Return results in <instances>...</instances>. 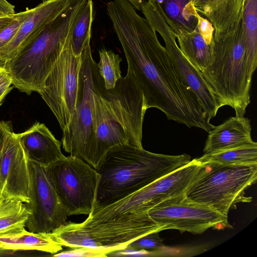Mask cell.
I'll list each match as a JSON object with an SVG mask.
<instances>
[{
	"instance_id": "1",
	"label": "cell",
	"mask_w": 257,
	"mask_h": 257,
	"mask_svg": "<svg viewBox=\"0 0 257 257\" xmlns=\"http://www.w3.org/2000/svg\"><path fill=\"white\" fill-rule=\"evenodd\" d=\"M107 14L122 46L127 72L137 80L148 108L168 119L209 132L213 127L193 92L182 82L157 32L127 0H113Z\"/></svg>"
},
{
	"instance_id": "2",
	"label": "cell",
	"mask_w": 257,
	"mask_h": 257,
	"mask_svg": "<svg viewBox=\"0 0 257 257\" xmlns=\"http://www.w3.org/2000/svg\"><path fill=\"white\" fill-rule=\"evenodd\" d=\"M92 132L85 162L96 170L111 148H143V124L148 107L137 80L127 72L111 89L102 80L94 93Z\"/></svg>"
},
{
	"instance_id": "3",
	"label": "cell",
	"mask_w": 257,
	"mask_h": 257,
	"mask_svg": "<svg viewBox=\"0 0 257 257\" xmlns=\"http://www.w3.org/2000/svg\"><path fill=\"white\" fill-rule=\"evenodd\" d=\"M190 161L187 154L168 155L127 145L114 146L96 170L99 178L93 208L116 202Z\"/></svg>"
},
{
	"instance_id": "4",
	"label": "cell",
	"mask_w": 257,
	"mask_h": 257,
	"mask_svg": "<svg viewBox=\"0 0 257 257\" xmlns=\"http://www.w3.org/2000/svg\"><path fill=\"white\" fill-rule=\"evenodd\" d=\"M211 46V59L202 73L221 107L229 106L235 115H244L250 102L257 57L248 49L243 19L224 32L213 36Z\"/></svg>"
},
{
	"instance_id": "5",
	"label": "cell",
	"mask_w": 257,
	"mask_h": 257,
	"mask_svg": "<svg viewBox=\"0 0 257 257\" xmlns=\"http://www.w3.org/2000/svg\"><path fill=\"white\" fill-rule=\"evenodd\" d=\"M87 1L71 0L63 12L5 63L16 88L28 95L41 92Z\"/></svg>"
},
{
	"instance_id": "6",
	"label": "cell",
	"mask_w": 257,
	"mask_h": 257,
	"mask_svg": "<svg viewBox=\"0 0 257 257\" xmlns=\"http://www.w3.org/2000/svg\"><path fill=\"white\" fill-rule=\"evenodd\" d=\"M201 165L199 174L185 193L187 199L227 216L235 204L251 201V197L245 196V190L256 182L257 164Z\"/></svg>"
},
{
	"instance_id": "7",
	"label": "cell",
	"mask_w": 257,
	"mask_h": 257,
	"mask_svg": "<svg viewBox=\"0 0 257 257\" xmlns=\"http://www.w3.org/2000/svg\"><path fill=\"white\" fill-rule=\"evenodd\" d=\"M166 229L165 225L158 223H145L118 219L94 222L68 221L49 234L63 246L100 249L108 254L125 248L144 235Z\"/></svg>"
},
{
	"instance_id": "8",
	"label": "cell",
	"mask_w": 257,
	"mask_h": 257,
	"mask_svg": "<svg viewBox=\"0 0 257 257\" xmlns=\"http://www.w3.org/2000/svg\"><path fill=\"white\" fill-rule=\"evenodd\" d=\"M68 216L92 210L99 174L82 159L70 155L44 168Z\"/></svg>"
},
{
	"instance_id": "9",
	"label": "cell",
	"mask_w": 257,
	"mask_h": 257,
	"mask_svg": "<svg viewBox=\"0 0 257 257\" xmlns=\"http://www.w3.org/2000/svg\"><path fill=\"white\" fill-rule=\"evenodd\" d=\"M90 39L81 53L75 112L69 124L62 131L61 139L65 152L84 161L92 132L94 93L103 80L92 56Z\"/></svg>"
},
{
	"instance_id": "10",
	"label": "cell",
	"mask_w": 257,
	"mask_h": 257,
	"mask_svg": "<svg viewBox=\"0 0 257 257\" xmlns=\"http://www.w3.org/2000/svg\"><path fill=\"white\" fill-rule=\"evenodd\" d=\"M141 11L145 18L159 33L165 44V49L182 82L196 96L208 119L216 116L221 107L213 89L196 69L184 56L176 42L174 32L168 25L151 0L142 7Z\"/></svg>"
},
{
	"instance_id": "11",
	"label": "cell",
	"mask_w": 257,
	"mask_h": 257,
	"mask_svg": "<svg viewBox=\"0 0 257 257\" xmlns=\"http://www.w3.org/2000/svg\"><path fill=\"white\" fill-rule=\"evenodd\" d=\"M81 55H74L71 35L40 93L63 131L71 121L76 109Z\"/></svg>"
},
{
	"instance_id": "12",
	"label": "cell",
	"mask_w": 257,
	"mask_h": 257,
	"mask_svg": "<svg viewBox=\"0 0 257 257\" xmlns=\"http://www.w3.org/2000/svg\"><path fill=\"white\" fill-rule=\"evenodd\" d=\"M156 222L169 229L202 234L209 228L231 229L228 216L207 205L189 201L185 196L161 203L149 211Z\"/></svg>"
},
{
	"instance_id": "13",
	"label": "cell",
	"mask_w": 257,
	"mask_h": 257,
	"mask_svg": "<svg viewBox=\"0 0 257 257\" xmlns=\"http://www.w3.org/2000/svg\"><path fill=\"white\" fill-rule=\"evenodd\" d=\"M30 202L25 203L31 215L26 227L34 233H50L64 225L68 214L44 168L29 161Z\"/></svg>"
},
{
	"instance_id": "14",
	"label": "cell",
	"mask_w": 257,
	"mask_h": 257,
	"mask_svg": "<svg viewBox=\"0 0 257 257\" xmlns=\"http://www.w3.org/2000/svg\"><path fill=\"white\" fill-rule=\"evenodd\" d=\"M30 172L29 160L16 134H8L0 164V194L30 202Z\"/></svg>"
},
{
	"instance_id": "15",
	"label": "cell",
	"mask_w": 257,
	"mask_h": 257,
	"mask_svg": "<svg viewBox=\"0 0 257 257\" xmlns=\"http://www.w3.org/2000/svg\"><path fill=\"white\" fill-rule=\"evenodd\" d=\"M71 0H42L21 25L13 38L0 49V58L6 63L38 35L47 24L63 12Z\"/></svg>"
},
{
	"instance_id": "16",
	"label": "cell",
	"mask_w": 257,
	"mask_h": 257,
	"mask_svg": "<svg viewBox=\"0 0 257 257\" xmlns=\"http://www.w3.org/2000/svg\"><path fill=\"white\" fill-rule=\"evenodd\" d=\"M16 136L28 160L43 168L65 156L61 150V142L44 123L36 122Z\"/></svg>"
},
{
	"instance_id": "17",
	"label": "cell",
	"mask_w": 257,
	"mask_h": 257,
	"mask_svg": "<svg viewBox=\"0 0 257 257\" xmlns=\"http://www.w3.org/2000/svg\"><path fill=\"white\" fill-rule=\"evenodd\" d=\"M250 120L244 115H235L208 132L204 154L217 152L253 142Z\"/></svg>"
},
{
	"instance_id": "18",
	"label": "cell",
	"mask_w": 257,
	"mask_h": 257,
	"mask_svg": "<svg viewBox=\"0 0 257 257\" xmlns=\"http://www.w3.org/2000/svg\"><path fill=\"white\" fill-rule=\"evenodd\" d=\"M245 0H193L196 10L210 22L213 36L224 32L243 19Z\"/></svg>"
},
{
	"instance_id": "19",
	"label": "cell",
	"mask_w": 257,
	"mask_h": 257,
	"mask_svg": "<svg viewBox=\"0 0 257 257\" xmlns=\"http://www.w3.org/2000/svg\"><path fill=\"white\" fill-rule=\"evenodd\" d=\"M175 35L193 31L197 27L198 12L193 0H151Z\"/></svg>"
},
{
	"instance_id": "20",
	"label": "cell",
	"mask_w": 257,
	"mask_h": 257,
	"mask_svg": "<svg viewBox=\"0 0 257 257\" xmlns=\"http://www.w3.org/2000/svg\"><path fill=\"white\" fill-rule=\"evenodd\" d=\"M63 246L55 241L49 233H34L26 229L0 235V249L9 251L38 250L54 254Z\"/></svg>"
},
{
	"instance_id": "21",
	"label": "cell",
	"mask_w": 257,
	"mask_h": 257,
	"mask_svg": "<svg viewBox=\"0 0 257 257\" xmlns=\"http://www.w3.org/2000/svg\"><path fill=\"white\" fill-rule=\"evenodd\" d=\"M175 36L182 54L196 69L203 72L211 59V44L205 42L198 27L191 32Z\"/></svg>"
},
{
	"instance_id": "22",
	"label": "cell",
	"mask_w": 257,
	"mask_h": 257,
	"mask_svg": "<svg viewBox=\"0 0 257 257\" xmlns=\"http://www.w3.org/2000/svg\"><path fill=\"white\" fill-rule=\"evenodd\" d=\"M30 215L25 203L0 194V235L25 229Z\"/></svg>"
},
{
	"instance_id": "23",
	"label": "cell",
	"mask_w": 257,
	"mask_h": 257,
	"mask_svg": "<svg viewBox=\"0 0 257 257\" xmlns=\"http://www.w3.org/2000/svg\"><path fill=\"white\" fill-rule=\"evenodd\" d=\"M195 159L201 164L208 163L220 165L257 164V143L253 142L217 152L204 154Z\"/></svg>"
},
{
	"instance_id": "24",
	"label": "cell",
	"mask_w": 257,
	"mask_h": 257,
	"mask_svg": "<svg viewBox=\"0 0 257 257\" xmlns=\"http://www.w3.org/2000/svg\"><path fill=\"white\" fill-rule=\"evenodd\" d=\"M94 18L93 3L88 0L81 10L71 34V47L76 56H80L87 42L91 39V26Z\"/></svg>"
},
{
	"instance_id": "25",
	"label": "cell",
	"mask_w": 257,
	"mask_h": 257,
	"mask_svg": "<svg viewBox=\"0 0 257 257\" xmlns=\"http://www.w3.org/2000/svg\"><path fill=\"white\" fill-rule=\"evenodd\" d=\"M99 61L97 63L99 72L103 78L106 89L114 88L117 81L122 77L120 69L121 58L111 50H99Z\"/></svg>"
},
{
	"instance_id": "26",
	"label": "cell",
	"mask_w": 257,
	"mask_h": 257,
	"mask_svg": "<svg viewBox=\"0 0 257 257\" xmlns=\"http://www.w3.org/2000/svg\"><path fill=\"white\" fill-rule=\"evenodd\" d=\"M159 232L144 235L134 240L128 247L149 252L151 254L160 252L164 247V239L160 237Z\"/></svg>"
},
{
	"instance_id": "27",
	"label": "cell",
	"mask_w": 257,
	"mask_h": 257,
	"mask_svg": "<svg viewBox=\"0 0 257 257\" xmlns=\"http://www.w3.org/2000/svg\"><path fill=\"white\" fill-rule=\"evenodd\" d=\"M32 9L16 13L14 20L0 32V49L15 36L21 25L31 13Z\"/></svg>"
},
{
	"instance_id": "28",
	"label": "cell",
	"mask_w": 257,
	"mask_h": 257,
	"mask_svg": "<svg viewBox=\"0 0 257 257\" xmlns=\"http://www.w3.org/2000/svg\"><path fill=\"white\" fill-rule=\"evenodd\" d=\"M71 249L58 252L53 254L59 257H103L107 256L108 252L100 249L80 246L71 248Z\"/></svg>"
},
{
	"instance_id": "29",
	"label": "cell",
	"mask_w": 257,
	"mask_h": 257,
	"mask_svg": "<svg viewBox=\"0 0 257 257\" xmlns=\"http://www.w3.org/2000/svg\"><path fill=\"white\" fill-rule=\"evenodd\" d=\"M197 18V27L201 35L205 42L210 45L213 38L214 28L210 22L207 18L201 16L198 12Z\"/></svg>"
},
{
	"instance_id": "30",
	"label": "cell",
	"mask_w": 257,
	"mask_h": 257,
	"mask_svg": "<svg viewBox=\"0 0 257 257\" xmlns=\"http://www.w3.org/2000/svg\"><path fill=\"white\" fill-rule=\"evenodd\" d=\"M12 78L5 63L0 64V94L8 93L13 88Z\"/></svg>"
},
{
	"instance_id": "31",
	"label": "cell",
	"mask_w": 257,
	"mask_h": 257,
	"mask_svg": "<svg viewBox=\"0 0 257 257\" xmlns=\"http://www.w3.org/2000/svg\"><path fill=\"white\" fill-rule=\"evenodd\" d=\"M12 130V126L9 123L0 121V164L7 137Z\"/></svg>"
},
{
	"instance_id": "32",
	"label": "cell",
	"mask_w": 257,
	"mask_h": 257,
	"mask_svg": "<svg viewBox=\"0 0 257 257\" xmlns=\"http://www.w3.org/2000/svg\"><path fill=\"white\" fill-rule=\"evenodd\" d=\"M15 8V6L9 3L7 0H0V12L4 15L16 14Z\"/></svg>"
},
{
	"instance_id": "33",
	"label": "cell",
	"mask_w": 257,
	"mask_h": 257,
	"mask_svg": "<svg viewBox=\"0 0 257 257\" xmlns=\"http://www.w3.org/2000/svg\"><path fill=\"white\" fill-rule=\"evenodd\" d=\"M16 16V13L0 17V32L14 20Z\"/></svg>"
},
{
	"instance_id": "34",
	"label": "cell",
	"mask_w": 257,
	"mask_h": 257,
	"mask_svg": "<svg viewBox=\"0 0 257 257\" xmlns=\"http://www.w3.org/2000/svg\"><path fill=\"white\" fill-rule=\"evenodd\" d=\"M138 11H141L142 6L148 0H127Z\"/></svg>"
},
{
	"instance_id": "35",
	"label": "cell",
	"mask_w": 257,
	"mask_h": 257,
	"mask_svg": "<svg viewBox=\"0 0 257 257\" xmlns=\"http://www.w3.org/2000/svg\"><path fill=\"white\" fill-rule=\"evenodd\" d=\"M8 93H3V94H0V106L1 105L2 103V101L3 100H4V99L5 98V96L7 95V94H8Z\"/></svg>"
},
{
	"instance_id": "36",
	"label": "cell",
	"mask_w": 257,
	"mask_h": 257,
	"mask_svg": "<svg viewBox=\"0 0 257 257\" xmlns=\"http://www.w3.org/2000/svg\"><path fill=\"white\" fill-rule=\"evenodd\" d=\"M9 251H7V250H4V249H0V255L2 254H4L5 253H7V252H8Z\"/></svg>"
},
{
	"instance_id": "37",
	"label": "cell",
	"mask_w": 257,
	"mask_h": 257,
	"mask_svg": "<svg viewBox=\"0 0 257 257\" xmlns=\"http://www.w3.org/2000/svg\"><path fill=\"white\" fill-rule=\"evenodd\" d=\"M2 63H4V62L1 60V59L0 58V64H2Z\"/></svg>"
},
{
	"instance_id": "38",
	"label": "cell",
	"mask_w": 257,
	"mask_h": 257,
	"mask_svg": "<svg viewBox=\"0 0 257 257\" xmlns=\"http://www.w3.org/2000/svg\"><path fill=\"white\" fill-rule=\"evenodd\" d=\"M3 16H4V15L0 12V17H2Z\"/></svg>"
}]
</instances>
